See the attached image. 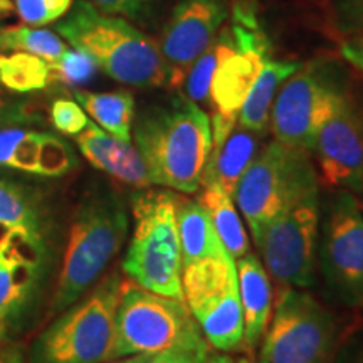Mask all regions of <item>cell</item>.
Listing matches in <instances>:
<instances>
[{"label":"cell","instance_id":"11","mask_svg":"<svg viewBox=\"0 0 363 363\" xmlns=\"http://www.w3.org/2000/svg\"><path fill=\"white\" fill-rule=\"evenodd\" d=\"M340 326L310 293L289 288L278 294L274 316L262 338L266 363H335Z\"/></svg>","mask_w":363,"mask_h":363},{"label":"cell","instance_id":"23","mask_svg":"<svg viewBox=\"0 0 363 363\" xmlns=\"http://www.w3.org/2000/svg\"><path fill=\"white\" fill-rule=\"evenodd\" d=\"M76 101L93 118L106 133L131 143V125L135 116V98L130 91H110V93H93V91H74Z\"/></svg>","mask_w":363,"mask_h":363},{"label":"cell","instance_id":"1","mask_svg":"<svg viewBox=\"0 0 363 363\" xmlns=\"http://www.w3.org/2000/svg\"><path fill=\"white\" fill-rule=\"evenodd\" d=\"M133 138L153 185L180 194L199 192L212 152L211 118L199 103L175 93L140 115Z\"/></svg>","mask_w":363,"mask_h":363},{"label":"cell","instance_id":"15","mask_svg":"<svg viewBox=\"0 0 363 363\" xmlns=\"http://www.w3.org/2000/svg\"><path fill=\"white\" fill-rule=\"evenodd\" d=\"M78 165L66 140L22 126L0 128V167L43 177H62Z\"/></svg>","mask_w":363,"mask_h":363},{"label":"cell","instance_id":"32","mask_svg":"<svg viewBox=\"0 0 363 363\" xmlns=\"http://www.w3.org/2000/svg\"><path fill=\"white\" fill-rule=\"evenodd\" d=\"M98 11L110 16L130 17V19H142L147 16L155 0H88Z\"/></svg>","mask_w":363,"mask_h":363},{"label":"cell","instance_id":"27","mask_svg":"<svg viewBox=\"0 0 363 363\" xmlns=\"http://www.w3.org/2000/svg\"><path fill=\"white\" fill-rule=\"evenodd\" d=\"M66 49L67 45L62 39L48 29H33L27 26L0 29V51L27 52L54 62L65 54Z\"/></svg>","mask_w":363,"mask_h":363},{"label":"cell","instance_id":"30","mask_svg":"<svg viewBox=\"0 0 363 363\" xmlns=\"http://www.w3.org/2000/svg\"><path fill=\"white\" fill-rule=\"evenodd\" d=\"M72 0H13L17 16L26 26H48L65 17Z\"/></svg>","mask_w":363,"mask_h":363},{"label":"cell","instance_id":"3","mask_svg":"<svg viewBox=\"0 0 363 363\" xmlns=\"http://www.w3.org/2000/svg\"><path fill=\"white\" fill-rule=\"evenodd\" d=\"M128 227V211L115 190L96 185L84 195L71 222L51 313L61 315L98 283L123 247Z\"/></svg>","mask_w":363,"mask_h":363},{"label":"cell","instance_id":"16","mask_svg":"<svg viewBox=\"0 0 363 363\" xmlns=\"http://www.w3.org/2000/svg\"><path fill=\"white\" fill-rule=\"evenodd\" d=\"M76 145L94 169L111 175L113 179L135 189L153 185L147 163L136 147L115 138L98 125L89 121L88 126L76 135Z\"/></svg>","mask_w":363,"mask_h":363},{"label":"cell","instance_id":"12","mask_svg":"<svg viewBox=\"0 0 363 363\" xmlns=\"http://www.w3.org/2000/svg\"><path fill=\"white\" fill-rule=\"evenodd\" d=\"M320 217L318 192L294 203L254 238L262 266L274 279L279 294L316 283Z\"/></svg>","mask_w":363,"mask_h":363},{"label":"cell","instance_id":"37","mask_svg":"<svg viewBox=\"0 0 363 363\" xmlns=\"http://www.w3.org/2000/svg\"><path fill=\"white\" fill-rule=\"evenodd\" d=\"M150 355H152V353H136V355L116 358V360H113L111 363H147Z\"/></svg>","mask_w":363,"mask_h":363},{"label":"cell","instance_id":"34","mask_svg":"<svg viewBox=\"0 0 363 363\" xmlns=\"http://www.w3.org/2000/svg\"><path fill=\"white\" fill-rule=\"evenodd\" d=\"M33 120L29 104L13 99L7 94V89L0 84V128L29 123Z\"/></svg>","mask_w":363,"mask_h":363},{"label":"cell","instance_id":"24","mask_svg":"<svg viewBox=\"0 0 363 363\" xmlns=\"http://www.w3.org/2000/svg\"><path fill=\"white\" fill-rule=\"evenodd\" d=\"M199 190L201 192L197 195V202L211 216L222 244L234 259L242 257L249 252V239L233 197L217 184H202Z\"/></svg>","mask_w":363,"mask_h":363},{"label":"cell","instance_id":"41","mask_svg":"<svg viewBox=\"0 0 363 363\" xmlns=\"http://www.w3.org/2000/svg\"><path fill=\"white\" fill-rule=\"evenodd\" d=\"M238 363H251V362H249V360H247V358H240V360H239ZM259 363H266V362H264V360H261Z\"/></svg>","mask_w":363,"mask_h":363},{"label":"cell","instance_id":"10","mask_svg":"<svg viewBox=\"0 0 363 363\" xmlns=\"http://www.w3.org/2000/svg\"><path fill=\"white\" fill-rule=\"evenodd\" d=\"M230 29L235 38V51L220 62L208 88L212 148L219 147L238 126L240 108L271 57L269 39L262 33L251 2H235Z\"/></svg>","mask_w":363,"mask_h":363},{"label":"cell","instance_id":"28","mask_svg":"<svg viewBox=\"0 0 363 363\" xmlns=\"http://www.w3.org/2000/svg\"><path fill=\"white\" fill-rule=\"evenodd\" d=\"M49 65V83H57L62 86H83L89 83L96 74L98 66L88 54L78 51V49H66L65 54Z\"/></svg>","mask_w":363,"mask_h":363},{"label":"cell","instance_id":"26","mask_svg":"<svg viewBox=\"0 0 363 363\" xmlns=\"http://www.w3.org/2000/svg\"><path fill=\"white\" fill-rule=\"evenodd\" d=\"M0 84L12 93H33L48 88V61L27 52L0 54Z\"/></svg>","mask_w":363,"mask_h":363},{"label":"cell","instance_id":"42","mask_svg":"<svg viewBox=\"0 0 363 363\" xmlns=\"http://www.w3.org/2000/svg\"><path fill=\"white\" fill-rule=\"evenodd\" d=\"M360 207H362V211H363V202H362V206H360Z\"/></svg>","mask_w":363,"mask_h":363},{"label":"cell","instance_id":"6","mask_svg":"<svg viewBox=\"0 0 363 363\" xmlns=\"http://www.w3.org/2000/svg\"><path fill=\"white\" fill-rule=\"evenodd\" d=\"M123 278L104 276L81 301L67 308L34 343L30 363H108Z\"/></svg>","mask_w":363,"mask_h":363},{"label":"cell","instance_id":"40","mask_svg":"<svg viewBox=\"0 0 363 363\" xmlns=\"http://www.w3.org/2000/svg\"><path fill=\"white\" fill-rule=\"evenodd\" d=\"M13 11L11 0H0V17H6Z\"/></svg>","mask_w":363,"mask_h":363},{"label":"cell","instance_id":"22","mask_svg":"<svg viewBox=\"0 0 363 363\" xmlns=\"http://www.w3.org/2000/svg\"><path fill=\"white\" fill-rule=\"evenodd\" d=\"M299 66L301 62L298 61L267 59L240 108L238 123L256 133L266 135L269 130V118L276 94L284 81L299 69Z\"/></svg>","mask_w":363,"mask_h":363},{"label":"cell","instance_id":"25","mask_svg":"<svg viewBox=\"0 0 363 363\" xmlns=\"http://www.w3.org/2000/svg\"><path fill=\"white\" fill-rule=\"evenodd\" d=\"M235 51V38L230 26L222 27L217 38L206 49V52L195 61L192 69L189 71L184 81L185 94L195 103H203L208 98L212 78H214L217 67L225 57Z\"/></svg>","mask_w":363,"mask_h":363},{"label":"cell","instance_id":"4","mask_svg":"<svg viewBox=\"0 0 363 363\" xmlns=\"http://www.w3.org/2000/svg\"><path fill=\"white\" fill-rule=\"evenodd\" d=\"M130 207L133 234L121 264L125 274L148 291L184 299L177 192L157 185L136 189Z\"/></svg>","mask_w":363,"mask_h":363},{"label":"cell","instance_id":"9","mask_svg":"<svg viewBox=\"0 0 363 363\" xmlns=\"http://www.w3.org/2000/svg\"><path fill=\"white\" fill-rule=\"evenodd\" d=\"M316 266L331 301L363 310V211L348 190H333L321 208Z\"/></svg>","mask_w":363,"mask_h":363},{"label":"cell","instance_id":"20","mask_svg":"<svg viewBox=\"0 0 363 363\" xmlns=\"http://www.w3.org/2000/svg\"><path fill=\"white\" fill-rule=\"evenodd\" d=\"M0 227L30 251L45 257V222L38 199L22 185L0 177Z\"/></svg>","mask_w":363,"mask_h":363},{"label":"cell","instance_id":"21","mask_svg":"<svg viewBox=\"0 0 363 363\" xmlns=\"http://www.w3.org/2000/svg\"><path fill=\"white\" fill-rule=\"evenodd\" d=\"M177 224H179L182 266L206 259L233 257L217 234L211 216L197 201L177 194Z\"/></svg>","mask_w":363,"mask_h":363},{"label":"cell","instance_id":"39","mask_svg":"<svg viewBox=\"0 0 363 363\" xmlns=\"http://www.w3.org/2000/svg\"><path fill=\"white\" fill-rule=\"evenodd\" d=\"M335 363H363V355H353V353H347V355L338 357Z\"/></svg>","mask_w":363,"mask_h":363},{"label":"cell","instance_id":"36","mask_svg":"<svg viewBox=\"0 0 363 363\" xmlns=\"http://www.w3.org/2000/svg\"><path fill=\"white\" fill-rule=\"evenodd\" d=\"M0 363H24V350L19 345L0 340Z\"/></svg>","mask_w":363,"mask_h":363},{"label":"cell","instance_id":"19","mask_svg":"<svg viewBox=\"0 0 363 363\" xmlns=\"http://www.w3.org/2000/svg\"><path fill=\"white\" fill-rule=\"evenodd\" d=\"M264 136V133H256L238 123L233 133L219 147L212 148L203 170L202 184H217L227 195L234 197L244 172L261 152Z\"/></svg>","mask_w":363,"mask_h":363},{"label":"cell","instance_id":"8","mask_svg":"<svg viewBox=\"0 0 363 363\" xmlns=\"http://www.w3.org/2000/svg\"><path fill=\"white\" fill-rule=\"evenodd\" d=\"M350 94L335 62L316 59L301 65L276 94L269 118L274 140L311 153L318 130Z\"/></svg>","mask_w":363,"mask_h":363},{"label":"cell","instance_id":"31","mask_svg":"<svg viewBox=\"0 0 363 363\" xmlns=\"http://www.w3.org/2000/svg\"><path fill=\"white\" fill-rule=\"evenodd\" d=\"M49 118L54 128L69 136L79 135L89 123L81 104L67 98L54 99L49 108Z\"/></svg>","mask_w":363,"mask_h":363},{"label":"cell","instance_id":"33","mask_svg":"<svg viewBox=\"0 0 363 363\" xmlns=\"http://www.w3.org/2000/svg\"><path fill=\"white\" fill-rule=\"evenodd\" d=\"M211 353L208 343L194 345V347H179L152 353L147 363H203Z\"/></svg>","mask_w":363,"mask_h":363},{"label":"cell","instance_id":"2","mask_svg":"<svg viewBox=\"0 0 363 363\" xmlns=\"http://www.w3.org/2000/svg\"><path fill=\"white\" fill-rule=\"evenodd\" d=\"M56 30L118 83L142 89L169 86V72L158 43L125 17L110 16L88 0H78L65 19L57 22Z\"/></svg>","mask_w":363,"mask_h":363},{"label":"cell","instance_id":"38","mask_svg":"<svg viewBox=\"0 0 363 363\" xmlns=\"http://www.w3.org/2000/svg\"><path fill=\"white\" fill-rule=\"evenodd\" d=\"M203 363H234V360L227 353H208Z\"/></svg>","mask_w":363,"mask_h":363},{"label":"cell","instance_id":"17","mask_svg":"<svg viewBox=\"0 0 363 363\" xmlns=\"http://www.w3.org/2000/svg\"><path fill=\"white\" fill-rule=\"evenodd\" d=\"M19 244L12 234L0 239V340L13 316L26 306L43 272V257L26 256Z\"/></svg>","mask_w":363,"mask_h":363},{"label":"cell","instance_id":"14","mask_svg":"<svg viewBox=\"0 0 363 363\" xmlns=\"http://www.w3.org/2000/svg\"><path fill=\"white\" fill-rule=\"evenodd\" d=\"M229 19L227 0H179L158 43L169 72V86H184L189 71Z\"/></svg>","mask_w":363,"mask_h":363},{"label":"cell","instance_id":"29","mask_svg":"<svg viewBox=\"0 0 363 363\" xmlns=\"http://www.w3.org/2000/svg\"><path fill=\"white\" fill-rule=\"evenodd\" d=\"M328 27L342 43L363 38V0H331Z\"/></svg>","mask_w":363,"mask_h":363},{"label":"cell","instance_id":"7","mask_svg":"<svg viewBox=\"0 0 363 363\" xmlns=\"http://www.w3.org/2000/svg\"><path fill=\"white\" fill-rule=\"evenodd\" d=\"M206 342L185 299L163 296L125 281L115 315L110 362Z\"/></svg>","mask_w":363,"mask_h":363},{"label":"cell","instance_id":"13","mask_svg":"<svg viewBox=\"0 0 363 363\" xmlns=\"http://www.w3.org/2000/svg\"><path fill=\"white\" fill-rule=\"evenodd\" d=\"M311 157L325 187L363 192V108L352 94L318 130Z\"/></svg>","mask_w":363,"mask_h":363},{"label":"cell","instance_id":"35","mask_svg":"<svg viewBox=\"0 0 363 363\" xmlns=\"http://www.w3.org/2000/svg\"><path fill=\"white\" fill-rule=\"evenodd\" d=\"M340 54L348 65L355 67V69L363 76V38L350 39L342 43Z\"/></svg>","mask_w":363,"mask_h":363},{"label":"cell","instance_id":"18","mask_svg":"<svg viewBox=\"0 0 363 363\" xmlns=\"http://www.w3.org/2000/svg\"><path fill=\"white\" fill-rule=\"evenodd\" d=\"M239 296L244 315V350L252 352L264 338L269 326L272 286L264 266L256 254L249 251L235 259Z\"/></svg>","mask_w":363,"mask_h":363},{"label":"cell","instance_id":"5","mask_svg":"<svg viewBox=\"0 0 363 363\" xmlns=\"http://www.w3.org/2000/svg\"><path fill=\"white\" fill-rule=\"evenodd\" d=\"M320 192L310 150L272 140L244 172L234 199L252 239L303 199Z\"/></svg>","mask_w":363,"mask_h":363}]
</instances>
